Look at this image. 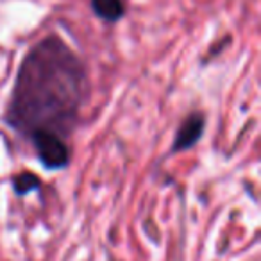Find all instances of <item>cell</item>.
Masks as SVG:
<instances>
[{
	"mask_svg": "<svg viewBox=\"0 0 261 261\" xmlns=\"http://www.w3.org/2000/svg\"><path fill=\"white\" fill-rule=\"evenodd\" d=\"M86 97L84 63L61 38L47 36L22 59L4 120L25 138L47 130L66 140Z\"/></svg>",
	"mask_w": 261,
	"mask_h": 261,
	"instance_id": "6da1fadb",
	"label": "cell"
},
{
	"mask_svg": "<svg viewBox=\"0 0 261 261\" xmlns=\"http://www.w3.org/2000/svg\"><path fill=\"white\" fill-rule=\"evenodd\" d=\"M29 140L34 145V152L40 163L47 170H59V168L68 167L70 150L65 138L54 133H47V130H38L29 136Z\"/></svg>",
	"mask_w": 261,
	"mask_h": 261,
	"instance_id": "7a4b0ae2",
	"label": "cell"
},
{
	"mask_svg": "<svg viewBox=\"0 0 261 261\" xmlns=\"http://www.w3.org/2000/svg\"><path fill=\"white\" fill-rule=\"evenodd\" d=\"M204 127H206V118H204L202 113L197 111L188 115L182 120L181 125H179L177 133H175L172 150L174 152H181V150H188L193 145H197L204 135Z\"/></svg>",
	"mask_w": 261,
	"mask_h": 261,
	"instance_id": "3957f363",
	"label": "cell"
},
{
	"mask_svg": "<svg viewBox=\"0 0 261 261\" xmlns=\"http://www.w3.org/2000/svg\"><path fill=\"white\" fill-rule=\"evenodd\" d=\"M93 13L104 22L115 23L125 15V4L123 0H91Z\"/></svg>",
	"mask_w": 261,
	"mask_h": 261,
	"instance_id": "277c9868",
	"label": "cell"
},
{
	"mask_svg": "<svg viewBox=\"0 0 261 261\" xmlns=\"http://www.w3.org/2000/svg\"><path fill=\"white\" fill-rule=\"evenodd\" d=\"M41 186V181L36 174H31V172H23L13 177V190H15L16 195L23 197L27 193L34 192Z\"/></svg>",
	"mask_w": 261,
	"mask_h": 261,
	"instance_id": "5b68a950",
	"label": "cell"
}]
</instances>
